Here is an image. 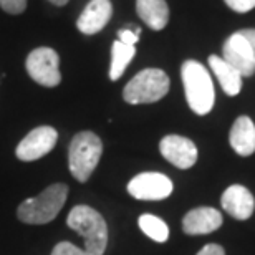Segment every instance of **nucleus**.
<instances>
[{
  "label": "nucleus",
  "mask_w": 255,
  "mask_h": 255,
  "mask_svg": "<svg viewBox=\"0 0 255 255\" xmlns=\"http://www.w3.org/2000/svg\"><path fill=\"white\" fill-rule=\"evenodd\" d=\"M232 149L241 156H251L255 152V125L249 116H239L229 136Z\"/></svg>",
  "instance_id": "14"
},
{
  "label": "nucleus",
  "mask_w": 255,
  "mask_h": 255,
  "mask_svg": "<svg viewBox=\"0 0 255 255\" xmlns=\"http://www.w3.org/2000/svg\"><path fill=\"white\" fill-rule=\"evenodd\" d=\"M159 151L171 164L179 169H189L197 161V147L196 144L184 136L167 134L159 142Z\"/></svg>",
  "instance_id": "9"
},
{
  "label": "nucleus",
  "mask_w": 255,
  "mask_h": 255,
  "mask_svg": "<svg viewBox=\"0 0 255 255\" xmlns=\"http://www.w3.org/2000/svg\"><path fill=\"white\" fill-rule=\"evenodd\" d=\"M222 226V214L214 207L192 209L182 219V229L189 236H204Z\"/></svg>",
  "instance_id": "13"
},
{
  "label": "nucleus",
  "mask_w": 255,
  "mask_h": 255,
  "mask_svg": "<svg viewBox=\"0 0 255 255\" xmlns=\"http://www.w3.org/2000/svg\"><path fill=\"white\" fill-rule=\"evenodd\" d=\"M137 224H139L141 231L154 242L162 244L169 239V227H167V224L162 219L152 216V214H142V216H139Z\"/></svg>",
  "instance_id": "18"
},
{
  "label": "nucleus",
  "mask_w": 255,
  "mask_h": 255,
  "mask_svg": "<svg viewBox=\"0 0 255 255\" xmlns=\"http://www.w3.org/2000/svg\"><path fill=\"white\" fill-rule=\"evenodd\" d=\"M111 15H113V5L110 0H90L76 20V28L85 35H95L106 27Z\"/></svg>",
  "instance_id": "11"
},
{
  "label": "nucleus",
  "mask_w": 255,
  "mask_h": 255,
  "mask_svg": "<svg viewBox=\"0 0 255 255\" xmlns=\"http://www.w3.org/2000/svg\"><path fill=\"white\" fill-rule=\"evenodd\" d=\"M169 91V76L159 68H146L128 81L123 98L129 105H147L162 100Z\"/></svg>",
  "instance_id": "5"
},
{
  "label": "nucleus",
  "mask_w": 255,
  "mask_h": 255,
  "mask_svg": "<svg viewBox=\"0 0 255 255\" xmlns=\"http://www.w3.org/2000/svg\"><path fill=\"white\" fill-rule=\"evenodd\" d=\"M68 197V186L52 184L37 197L25 199L17 209V217L25 224H48L52 222L65 206Z\"/></svg>",
  "instance_id": "3"
},
{
  "label": "nucleus",
  "mask_w": 255,
  "mask_h": 255,
  "mask_svg": "<svg viewBox=\"0 0 255 255\" xmlns=\"http://www.w3.org/2000/svg\"><path fill=\"white\" fill-rule=\"evenodd\" d=\"M0 7L7 13L18 15L27 8V0H0Z\"/></svg>",
  "instance_id": "20"
},
{
  "label": "nucleus",
  "mask_w": 255,
  "mask_h": 255,
  "mask_svg": "<svg viewBox=\"0 0 255 255\" xmlns=\"http://www.w3.org/2000/svg\"><path fill=\"white\" fill-rule=\"evenodd\" d=\"M136 47H129V45L121 43L120 40H116L111 48V66H110V80L116 81L123 76L126 66L134 58Z\"/></svg>",
  "instance_id": "17"
},
{
  "label": "nucleus",
  "mask_w": 255,
  "mask_h": 255,
  "mask_svg": "<svg viewBox=\"0 0 255 255\" xmlns=\"http://www.w3.org/2000/svg\"><path fill=\"white\" fill-rule=\"evenodd\" d=\"M197 255H226L224 249L217 244H207L206 247H202L201 251L197 252Z\"/></svg>",
  "instance_id": "23"
},
{
  "label": "nucleus",
  "mask_w": 255,
  "mask_h": 255,
  "mask_svg": "<svg viewBox=\"0 0 255 255\" xmlns=\"http://www.w3.org/2000/svg\"><path fill=\"white\" fill-rule=\"evenodd\" d=\"M58 141V132L52 126H38L20 141L15 154L20 161L30 162L47 156Z\"/></svg>",
  "instance_id": "8"
},
{
  "label": "nucleus",
  "mask_w": 255,
  "mask_h": 255,
  "mask_svg": "<svg viewBox=\"0 0 255 255\" xmlns=\"http://www.w3.org/2000/svg\"><path fill=\"white\" fill-rule=\"evenodd\" d=\"M209 66H211V70L214 71V75L217 76L222 90L226 91L229 96H236L241 93L244 76L239 73L234 66L229 65L222 57H216V55L209 57Z\"/></svg>",
  "instance_id": "16"
},
{
  "label": "nucleus",
  "mask_w": 255,
  "mask_h": 255,
  "mask_svg": "<svg viewBox=\"0 0 255 255\" xmlns=\"http://www.w3.org/2000/svg\"><path fill=\"white\" fill-rule=\"evenodd\" d=\"M30 78L35 83L53 88L58 86L62 81V73H60V57L53 48L40 47L35 48L32 53L27 57L25 62Z\"/></svg>",
  "instance_id": "6"
},
{
  "label": "nucleus",
  "mask_w": 255,
  "mask_h": 255,
  "mask_svg": "<svg viewBox=\"0 0 255 255\" xmlns=\"http://www.w3.org/2000/svg\"><path fill=\"white\" fill-rule=\"evenodd\" d=\"M222 52V58L231 66H234L242 76H252L255 73V53L241 32L227 38Z\"/></svg>",
  "instance_id": "10"
},
{
  "label": "nucleus",
  "mask_w": 255,
  "mask_h": 255,
  "mask_svg": "<svg viewBox=\"0 0 255 255\" xmlns=\"http://www.w3.org/2000/svg\"><path fill=\"white\" fill-rule=\"evenodd\" d=\"M136 12L152 30H162L169 22V7L166 0H136Z\"/></svg>",
  "instance_id": "15"
},
{
  "label": "nucleus",
  "mask_w": 255,
  "mask_h": 255,
  "mask_svg": "<svg viewBox=\"0 0 255 255\" xmlns=\"http://www.w3.org/2000/svg\"><path fill=\"white\" fill-rule=\"evenodd\" d=\"M52 255H90L85 249H80L70 242H60L55 246Z\"/></svg>",
  "instance_id": "19"
},
{
  "label": "nucleus",
  "mask_w": 255,
  "mask_h": 255,
  "mask_svg": "<svg viewBox=\"0 0 255 255\" xmlns=\"http://www.w3.org/2000/svg\"><path fill=\"white\" fill-rule=\"evenodd\" d=\"M103 154V142L95 132L81 131L73 136L68 149V166L76 181L86 182Z\"/></svg>",
  "instance_id": "4"
},
{
  "label": "nucleus",
  "mask_w": 255,
  "mask_h": 255,
  "mask_svg": "<svg viewBox=\"0 0 255 255\" xmlns=\"http://www.w3.org/2000/svg\"><path fill=\"white\" fill-rule=\"evenodd\" d=\"M181 76L189 108L196 115H207L214 108L216 91H214L212 78L206 66H202L196 60H187L182 63Z\"/></svg>",
  "instance_id": "1"
},
{
  "label": "nucleus",
  "mask_w": 255,
  "mask_h": 255,
  "mask_svg": "<svg viewBox=\"0 0 255 255\" xmlns=\"http://www.w3.org/2000/svg\"><path fill=\"white\" fill-rule=\"evenodd\" d=\"M70 229L85 239V251L90 255H103L108 246V226L103 216L90 206H76L66 219Z\"/></svg>",
  "instance_id": "2"
},
{
  "label": "nucleus",
  "mask_w": 255,
  "mask_h": 255,
  "mask_svg": "<svg viewBox=\"0 0 255 255\" xmlns=\"http://www.w3.org/2000/svg\"><path fill=\"white\" fill-rule=\"evenodd\" d=\"M224 2L237 13H247L255 8V0H224Z\"/></svg>",
  "instance_id": "21"
},
{
  "label": "nucleus",
  "mask_w": 255,
  "mask_h": 255,
  "mask_svg": "<svg viewBox=\"0 0 255 255\" xmlns=\"http://www.w3.org/2000/svg\"><path fill=\"white\" fill-rule=\"evenodd\" d=\"M118 38H120V42H121V43L129 45V47H136V43L139 42V35L136 33V30L132 32V30H129V28L120 30Z\"/></svg>",
  "instance_id": "22"
},
{
  "label": "nucleus",
  "mask_w": 255,
  "mask_h": 255,
  "mask_svg": "<svg viewBox=\"0 0 255 255\" xmlns=\"http://www.w3.org/2000/svg\"><path fill=\"white\" fill-rule=\"evenodd\" d=\"M128 192L137 201H162L172 194V181L161 172H141L129 181Z\"/></svg>",
  "instance_id": "7"
},
{
  "label": "nucleus",
  "mask_w": 255,
  "mask_h": 255,
  "mask_svg": "<svg viewBox=\"0 0 255 255\" xmlns=\"http://www.w3.org/2000/svg\"><path fill=\"white\" fill-rule=\"evenodd\" d=\"M48 2H52L53 5H57V7H62V5L68 3V0H48Z\"/></svg>",
  "instance_id": "24"
},
{
  "label": "nucleus",
  "mask_w": 255,
  "mask_h": 255,
  "mask_svg": "<svg viewBox=\"0 0 255 255\" xmlns=\"http://www.w3.org/2000/svg\"><path fill=\"white\" fill-rule=\"evenodd\" d=\"M222 209L226 211L229 216L239 221H246L254 214L255 209V199L251 194L247 187L241 184H234L227 187L226 192L222 194L221 199Z\"/></svg>",
  "instance_id": "12"
}]
</instances>
